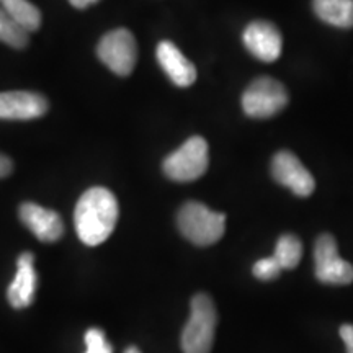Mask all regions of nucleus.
I'll return each instance as SVG.
<instances>
[{"label": "nucleus", "mask_w": 353, "mask_h": 353, "mask_svg": "<svg viewBox=\"0 0 353 353\" xmlns=\"http://www.w3.org/2000/svg\"><path fill=\"white\" fill-rule=\"evenodd\" d=\"M38 275L34 270V255L23 252L17 260V275L7 290V299L12 307L23 309L34 301Z\"/></svg>", "instance_id": "nucleus-12"}, {"label": "nucleus", "mask_w": 353, "mask_h": 353, "mask_svg": "<svg viewBox=\"0 0 353 353\" xmlns=\"http://www.w3.org/2000/svg\"><path fill=\"white\" fill-rule=\"evenodd\" d=\"M341 337L347 347V353H353V325L343 324L341 327Z\"/></svg>", "instance_id": "nucleus-20"}, {"label": "nucleus", "mask_w": 353, "mask_h": 353, "mask_svg": "<svg viewBox=\"0 0 353 353\" xmlns=\"http://www.w3.org/2000/svg\"><path fill=\"white\" fill-rule=\"evenodd\" d=\"M218 312L208 294L200 293L190 303V317L182 332L183 353H211L214 343Z\"/></svg>", "instance_id": "nucleus-3"}, {"label": "nucleus", "mask_w": 353, "mask_h": 353, "mask_svg": "<svg viewBox=\"0 0 353 353\" xmlns=\"http://www.w3.org/2000/svg\"><path fill=\"white\" fill-rule=\"evenodd\" d=\"M20 221L41 242H56L63 237L64 223L61 216L37 203H23L19 208Z\"/></svg>", "instance_id": "nucleus-11"}, {"label": "nucleus", "mask_w": 353, "mask_h": 353, "mask_svg": "<svg viewBox=\"0 0 353 353\" xmlns=\"http://www.w3.org/2000/svg\"><path fill=\"white\" fill-rule=\"evenodd\" d=\"M273 257L278 260L283 270H291L301 262L303 257V244L294 234H283L280 239L276 241L275 252Z\"/></svg>", "instance_id": "nucleus-16"}, {"label": "nucleus", "mask_w": 353, "mask_h": 353, "mask_svg": "<svg viewBox=\"0 0 353 353\" xmlns=\"http://www.w3.org/2000/svg\"><path fill=\"white\" fill-rule=\"evenodd\" d=\"M0 7L30 33L37 32L41 25V12L28 0H0Z\"/></svg>", "instance_id": "nucleus-15"}, {"label": "nucleus", "mask_w": 353, "mask_h": 353, "mask_svg": "<svg viewBox=\"0 0 353 353\" xmlns=\"http://www.w3.org/2000/svg\"><path fill=\"white\" fill-rule=\"evenodd\" d=\"M85 353H113V347L107 341V335L101 329L92 327L85 332Z\"/></svg>", "instance_id": "nucleus-19"}, {"label": "nucleus", "mask_w": 353, "mask_h": 353, "mask_svg": "<svg viewBox=\"0 0 353 353\" xmlns=\"http://www.w3.org/2000/svg\"><path fill=\"white\" fill-rule=\"evenodd\" d=\"M13 170V162L10 161V157H7L6 154L0 152V179H6L12 174Z\"/></svg>", "instance_id": "nucleus-21"}, {"label": "nucleus", "mask_w": 353, "mask_h": 353, "mask_svg": "<svg viewBox=\"0 0 353 353\" xmlns=\"http://www.w3.org/2000/svg\"><path fill=\"white\" fill-rule=\"evenodd\" d=\"M208 164V143L201 136H193L164 159L162 170L167 179L187 183L195 182L201 175H205Z\"/></svg>", "instance_id": "nucleus-4"}, {"label": "nucleus", "mask_w": 353, "mask_h": 353, "mask_svg": "<svg viewBox=\"0 0 353 353\" xmlns=\"http://www.w3.org/2000/svg\"><path fill=\"white\" fill-rule=\"evenodd\" d=\"M317 19L335 28H353V0H312Z\"/></svg>", "instance_id": "nucleus-14"}, {"label": "nucleus", "mask_w": 353, "mask_h": 353, "mask_svg": "<svg viewBox=\"0 0 353 353\" xmlns=\"http://www.w3.org/2000/svg\"><path fill=\"white\" fill-rule=\"evenodd\" d=\"M118 208L117 196L103 187L88 188L79 198L76 211H74V223L79 239L85 245H100L112 236L117 226Z\"/></svg>", "instance_id": "nucleus-1"}, {"label": "nucleus", "mask_w": 353, "mask_h": 353, "mask_svg": "<svg viewBox=\"0 0 353 353\" xmlns=\"http://www.w3.org/2000/svg\"><path fill=\"white\" fill-rule=\"evenodd\" d=\"M281 270H283V268H281V265L278 263V260L272 255V257L257 260V262L254 263L252 273H254V276L260 281H272V280H275V278L280 276Z\"/></svg>", "instance_id": "nucleus-18"}, {"label": "nucleus", "mask_w": 353, "mask_h": 353, "mask_svg": "<svg viewBox=\"0 0 353 353\" xmlns=\"http://www.w3.org/2000/svg\"><path fill=\"white\" fill-rule=\"evenodd\" d=\"M125 353H141V352H139V348H136V347H130V348H126Z\"/></svg>", "instance_id": "nucleus-23"}, {"label": "nucleus", "mask_w": 353, "mask_h": 353, "mask_svg": "<svg viewBox=\"0 0 353 353\" xmlns=\"http://www.w3.org/2000/svg\"><path fill=\"white\" fill-rule=\"evenodd\" d=\"M156 56L159 64L175 85L190 87L196 81V69L192 61L183 56L172 41H161L157 44Z\"/></svg>", "instance_id": "nucleus-13"}, {"label": "nucleus", "mask_w": 353, "mask_h": 353, "mask_svg": "<svg viewBox=\"0 0 353 353\" xmlns=\"http://www.w3.org/2000/svg\"><path fill=\"white\" fill-rule=\"evenodd\" d=\"M0 41L15 50H23L28 46L30 32L25 30L19 21L13 20L8 13L0 7Z\"/></svg>", "instance_id": "nucleus-17"}, {"label": "nucleus", "mask_w": 353, "mask_h": 353, "mask_svg": "<svg viewBox=\"0 0 353 353\" xmlns=\"http://www.w3.org/2000/svg\"><path fill=\"white\" fill-rule=\"evenodd\" d=\"M176 226L185 239L198 247H208L221 241L226 231V214L216 213L198 201L185 203L176 213Z\"/></svg>", "instance_id": "nucleus-2"}, {"label": "nucleus", "mask_w": 353, "mask_h": 353, "mask_svg": "<svg viewBox=\"0 0 353 353\" xmlns=\"http://www.w3.org/2000/svg\"><path fill=\"white\" fill-rule=\"evenodd\" d=\"M48 108H50L48 100L37 92H0V120H34L41 118Z\"/></svg>", "instance_id": "nucleus-10"}, {"label": "nucleus", "mask_w": 353, "mask_h": 353, "mask_svg": "<svg viewBox=\"0 0 353 353\" xmlns=\"http://www.w3.org/2000/svg\"><path fill=\"white\" fill-rule=\"evenodd\" d=\"M242 41L247 51L259 61L263 63H273L281 54L283 48V38L280 30L270 21L257 20L245 26L242 33Z\"/></svg>", "instance_id": "nucleus-9"}, {"label": "nucleus", "mask_w": 353, "mask_h": 353, "mask_svg": "<svg viewBox=\"0 0 353 353\" xmlns=\"http://www.w3.org/2000/svg\"><path fill=\"white\" fill-rule=\"evenodd\" d=\"M316 278L324 285L345 286L353 281V265L339 255L332 234H321L314 245Z\"/></svg>", "instance_id": "nucleus-7"}, {"label": "nucleus", "mask_w": 353, "mask_h": 353, "mask_svg": "<svg viewBox=\"0 0 353 353\" xmlns=\"http://www.w3.org/2000/svg\"><path fill=\"white\" fill-rule=\"evenodd\" d=\"M288 105V92L273 77H259L242 94V110L255 120L275 117Z\"/></svg>", "instance_id": "nucleus-5"}, {"label": "nucleus", "mask_w": 353, "mask_h": 353, "mask_svg": "<svg viewBox=\"0 0 353 353\" xmlns=\"http://www.w3.org/2000/svg\"><path fill=\"white\" fill-rule=\"evenodd\" d=\"M97 56L112 72L128 77L138 61V44L130 30L118 28L100 39Z\"/></svg>", "instance_id": "nucleus-6"}, {"label": "nucleus", "mask_w": 353, "mask_h": 353, "mask_svg": "<svg viewBox=\"0 0 353 353\" xmlns=\"http://www.w3.org/2000/svg\"><path fill=\"white\" fill-rule=\"evenodd\" d=\"M272 176L296 196L306 198L316 190V180L303 162L290 151L276 152L272 159Z\"/></svg>", "instance_id": "nucleus-8"}, {"label": "nucleus", "mask_w": 353, "mask_h": 353, "mask_svg": "<svg viewBox=\"0 0 353 353\" xmlns=\"http://www.w3.org/2000/svg\"><path fill=\"white\" fill-rule=\"evenodd\" d=\"M70 6L79 8V10H83V8L94 6V3L99 2V0H69Z\"/></svg>", "instance_id": "nucleus-22"}]
</instances>
